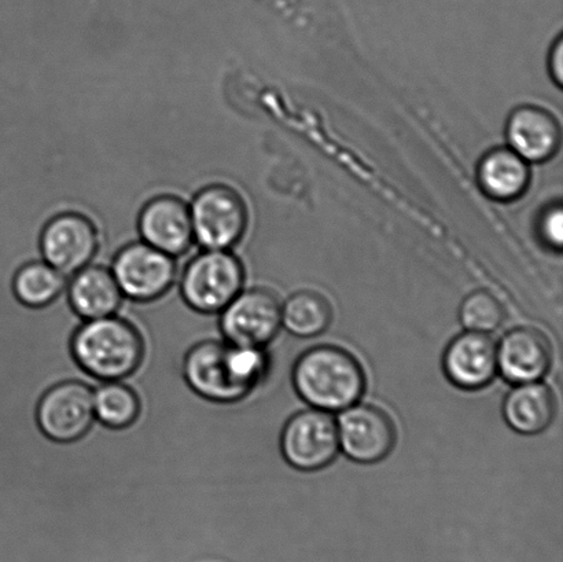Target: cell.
Returning <instances> with one entry per match:
<instances>
[{
	"label": "cell",
	"instance_id": "obj_18",
	"mask_svg": "<svg viewBox=\"0 0 563 562\" xmlns=\"http://www.w3.org/2000/svg\"><path fill=\"white\" fill-rule=\"evenodd\" d=\"M477 178L488 197L512 201L527 190L529 168L526 159L512 148L498 147L485 154L479 162Z\"/></svg>",
	"mask_w": 563,
	"mask_h": 562
},
{
	"label": "cell",
	"instance_id": "obj_7",
	"mask_svg": "<svg viewBox=\"0 0 563 562\" xmlns=\"http://www.w3.org/2000/svg\"><path fill=\"white\" fill-rule=\"evenodd\" d=\"M109 268L121 294L132 301L156 300L179 278L175 257L143 241L132 242L115 253Z\"/></svg>",
	"mask_w": 563,
	"mask_h": 562
},
{
	"label": "cell",
	"instance_id": "obj_8",
	"mask_svg": "<svg viewBox=\"0 0 563 562\" xmlns=\"http://www.w3.org/2000/svg\"><path fill=\"white\" fill-rule=\"evenodd\" d=\"M38 251L42 261L69 278L93 263L99 251L98 231L85 214L60 213L44 225Z\"/></svg>",
	"mask_w": 563,
	"mask_h": 562
},
{
	"label": "cell",
	"instance_id": "obj_19",
	"mask_svg": "<svg viewBox=\"0 0 563 562\" xmlns=\"http://www.w3.org/2000/svg\"><path fill=\"white\" fill-rule=\"evenodd\" d=\"M331 321L333 308L317 291H297L282 305V327L296 338H318L329 329Z\"/></svg>",
	"mask_w": 563,
	"mask_h": 562
},
{
	"label": "cell",
	"instance_id": "obj_4",
	"mask_svg": "<svg viewBox=\"0 0 563 562\" xmlns=\"http://www.w3.org/2000/svg\"><path fill=\"white\" fill-rule=\"evenodd\" d=\"M282 459L292 470L318 472L340 454L339 428L331 412L307 409L289 417L278 438Z\"/></svg>",
	"mask_w": 563,
	"mask_h": 562
},
{
	"label": "cell",
	"instance_id": "obj_14",
	"mask_svg": "<svg viewBox=\"0 0 563 562\" xmlns=\"http://www.w3.org/2000/svg\"><path fill=\"white\" fill-rule=\"evenodd\" d=\"M137 225L143 242L175 258L186 255L195 242L189 206L179 197L153 198L143 207Z\"/></svg>",
	"mask_w": 563,
	"mask_h": 562
},
{
	"label": "cell",
	"instance_id": "obj_10",
	"mask_svg": "<svg viewBox=\"0 0 563 562\" xmlns=\"http://www.w3.org/2000/svg\"><path fill=\"white\" fill-rule=\"evenodd\" d=\"M96 421L90 384L74 379L54 385L38 401V427L55 442H75L85 437Z\"/></svg>",
	"mask_w": 563,
	"mask_h": 562
},
{
	"label": "cell",
	"instance_id": "obj_17",
	"mask_svg": "<svg viewBox=\"0 0 563 562\" xmlns=\"http://www.w3.org/2000/svg\"><path fill=\"white\" fill-rule=\"evenodd\" d=\"M501 412L512 431L526 437L543 433L556 415L554 393L542 382L512 385Z\"/></svg>",
	"mask_w": 563,
	"mask_h": 562
},
{
	"label": "cell",
	"instance_id": "obj_3",
	"mask_svg": "<svg viewBox=\"0 0 563 562\" xmlns=\"http://www.w3.org/2000/svg\"><path fill=\"white\" fill-rule=\"evenodd\" d=\"M244 263L230 251L206 250L191 257L178 278V288L192 310L220 313L245 289Z\"/></svg>",
	"mask_w": 563,
	"mask_h": 562
},
{
	"label": "cell",
	"instance_id": "obj_23",
	"mask_svg": "<svg viewBox=\"0 0 563 562\" xmlns=\"http://www.w3.org/2000/svg\"><path fill=\"white\" fill-rule=\"evenodd\" d=\"M539 231L545 244L555 247V250H561L563 214L560 202L545 209L542 219H540Z\"/></svg>",
	"mask_w": 563,
	"mask_h": 562
},
{
	"label": "cell",
	"instance_id": "obj_2",
	"mask_svg": "<svg viewBox=\"0 0 563 562\" xmlns=\"http://www.w3.org/2000/svg\"><path fill=\"white\" fill-rule=\"evenodd\" d=\"M75 360L98 383L121 382L140 367L143 341L120 316L82 321L71 341Z\"/></svg>",
	"mask_w": 563,
	"mask_h": 562
},
{
	"label": "cell",
	"instance_id": "obj_11",
	"mask_svg": "<svg viewBox=\"0 0 563 562\" xmlns=\"http://www.w3.org/2000/svg\"><path fill=\"white\" fill-rule=\"evenodd\" d=\"M187 384L208 400L230 404L246 398L236 382L229 360V344L223 339L203 340L191 346L184 363Z\"/></svg>",
	"mask_w": 563,
	"mask_h": 562
},
{
	"label": "cell",
	"instance_id": "obj_20",
	"mask_svg": "<svg viewBox=\"0 0 563 562\" xmlns=\"http://www.w3.org/2000/svg\"><path fill=\"white\" fill-rule=\"evenodd\" d=\"M68 277L49 266L42 258L26 262L16 269L13 277V291L27 307L48 306L66 290Z\"/></svg>",
	"mask_w": 563,
	"mask_h": 562
},
{
	"label": "cell",
	"instance_id": "obj_12",
	"mask_svg": "<svg viewBox=\"0 0 563 562\" xmlns=\"http://www.w3.org/2000/svg\"><path fill=\"white\" fill-rule=\"evenodd\" d=\"M498 374L511 385L542 382L553 365V346L533 328H516L496 343Z\"/></svg>",
	"mask_w": 563,
	"mask_h": 562
},
{
	"label": "cell",
	"instance_id": "obj_6",
	"mask_svg": "<svg viewBox=\"0 0 563 562\" xmlns=\"http://www.w3.org/2000/svg\"><path fill=\"white\" fill-rule=\"evenodd\" d=\"M189 209L195 241L203 250L230 251L245 234V202L239 192L229 186L206 187L198 192Z\"/></svg>",
	"mask_w": 563,
	"mask_h": 562
},
{
	"label": "cell",
	"instance_id": "obj_1",
	"mask_svg": "<svg viewBox=\"0 0 563 562\" xmlns=\"http://www.w3.org/2000/svg\"><path fill=\"white\" fill-rule=\"evenodd\" d=\"M291 383L312 409L341 412L361 401L367 378L351 352L336 345H317L297 357Z\"/></svg>",
	"mask_w": 563,
	"mask_h": 562
},
{
	"label": "cell",
	"instance_id": "obj_22",
	"mask_svg": "<svg viewBox=\"0 0 563 562\" xmlns=\"http://www.w3.org/2000/svg\"><path fill=\"white\" fill-rule=\"evenodd\" d=\"M460 321L465 330L490 334L505 323L506 310L493 294L487 290H477L462 301Z\"/></svg>",
	"mask_w": 563,
	"mask_h": 562
},
{
	"label": "cell",
	"instance_id": "obj_24",
	"mask_svg": "<svg viewBox=\"0 0 563 562\" xmlns=\"http://www.w3.org/2000/svg\"><path fill=\"white\" fill-rule=\"evenodd\" d=\"M550 69L551 75H553L556 85L560 87L563 82V41L562 37H559V41L555 42V46L551 49L550 57Z\"/></svg>",
	"mask_w": 563,
	"mask_h": 562
},
{
	"label": "cell",
	"instance_id": "obj_13",
	"mask_svg": "<svg viewBox=\"0 0 563 562\" xmlns=\"http://www.w3.org/2000/svg\"><path fill=\"white\" fill-rule=\"evenodd\" d=\"M443 371L455 387L478 390L498 376L496 341L487 333L466 332L456 335L444 351Z\"/></svg>",
	"mask_w": 563,
	"mask_h": 562
},
{
	"label": "cell",
	"instance_id": "obj_16",
	"mask_svg": "<svg viewBox=\"0 0 563 562\" xmlns=\"http://www.w3.org/2000/svg\"><path fill=\"white\" fill-rule=\"evenodd\" d=\"M507 141L526 162L540 163L559 151L561 129L548 110L538 107L517 108L507 121Z\"/></svg>",
	"mask_w": 563,
	"mask_h": 562
},
{
	"label": "cell",
	"instance_id": "obj_5",
	"mask_svg": "<svg viewBox=\"0 0 563 562\" xmlns=\"http://www.w3.org/2000/svg\"><path fill=\"white\" fill-rule=\"evenodd\" d=\"M222 339L230 344L269 349L282 328V302L274 290L250 286L219 313Z\"/></svg>",
	"mask_w": 563,
	"mask_h": 562
},
{
	"label": "cell",
	"instance_id": "obj_9",
	"mask_svg": "<svg viewBox=\"0 0 563 562\" xmlns=\"http://www.w3.org/2000/svg\"><path fill=\"white\" fill-rule=\"evenodd\" d=\"M340 450L356 464L374 465L395 449L397 433L388 412L377 406L356 404L341 411Z\"/></svg>",
	"mask_w": 563,
	"mask_h": 562
},
{
	"label": "cell",
	"instance_id": "obj_21",
	"mask_svg": "<svg viewBox=\"0 0 563 562\" xmlns=\"http://www.w3.org/2000/svg\"><path fill=\"white\" fill-rule=\"evenodd\" d=\"M93 412L96 420L104 427H129L140 417V396L124 379L99 383L93 388Z\"/></svg>",
	"mask_w": 563,
	"mask_h": 562
},
{
	"label": "cell",
	"instance_id": "obj_15",
	"mask_svg": "<svg viewBox=\"0 0 563 562\" xmlns=\"http://www.w3.org/2000/svg\"><path fill=\"white\" fill-rule=\"evenodd\" d=\"M65 291L82 321L118 316L125 299L110 268L96 263L71 275Z\"/></svg>",
	"mask_w": 563,
	"mask_h": 562
}]
</instances>
